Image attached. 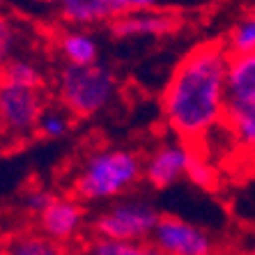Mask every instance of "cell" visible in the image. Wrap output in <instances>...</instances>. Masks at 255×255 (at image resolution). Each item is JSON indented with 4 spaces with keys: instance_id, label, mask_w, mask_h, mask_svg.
<instances>
[{
    "instance_id": "1",
    "label": "cell",
    "mask_w": 255,
    "mask_h": 255,
    "mask_svg": "<svg viewBox=\"0 0 255 255\" xmlns=\"http://www.w3.org/2000/svg\"><path fill=\"white\" fill-rule=\"evenodd\" d=\"M230 51L223 37L189 48L172 67L161 92V113L168 129L189 149L207 152L209 138L226 111V69Z\"/></svg>"
},
{
    "instance_id": "2",
    "label": "cell",
    "mask_w": 255,
    "mask_h": 255,
    "mask_svg": "<svg viewBox=\"0 0 255 255\" xmlns=\"http://www.w3.org/2000/svg\"><path fill=\"white\" fill-rule=\"evenodd\" d=\"M145 156L136 149H97L78 166L69 182V193L78 202L118 198L142 179Z\"/></svg>"
},
{
    "instance_id": "3",
    "label": "cell",
    "mask_w": 255,
    "mask_h": 255,
    "mask_svg": "<svg viewBox=\"0 0 255 255\" xmlns=\"http://www.w3.org/2000/svg\"><path fill=\"white\" fill-rule=\"evenodd\" d=\"M115 76L106 65H62L55 74V99L74 120L101 113L115 95Z\"/></svg>"
},
{
    "instance_id": "4",
    "label": "cell",
    "mask_w": 255,
    "mask_h": 255,
    "mask_svg": "<svg viewBox=\"0 0 255 255\" xmlns=\"http://www.w3.org/2000/svg\"><path fill=\"white\" fill-rule=\"evenodd\" d=\"M51 104L48 88L0 83V125L2 147H21L35 140L37 122Z\"/></svg>"
},
{
    "instance_id": "5",
    "label": "cell",
    "mask_w": 255,
    "mask_h": 255,
    "mask_svg": "<svg viewBox=\"0 0 255 255\" xmlns=\"http://www.w3.org/2000/svg\"><path fill=\"white\" fill-rule=\"evenodd\" d=\"M161 214L142 202H115L101 209L90 221V232L97 239L113 242H149Z\"/></svg>"
},
{
    "instance_id": "6",
    "label": "cell",
    "mask_w": 255,
    "mask_h": 255,
    "mask_svg": "<svg viewBox=\"0 0 255 255\" xmlns=\"http://www.w3.org/2000/svg\"><path fill=\"white\" fill-rule=\"evenodd\" d=\"M149 242L163 255H212L221 249L207 230L172 214H161Z\"/></svg>"
},
{
    "instance_id": "7",
    "label": "cell",
    "mask_w": 255,
    "mask_h": 255,
    "mask_svg": "<svg viewBox=\"0 0 255 255\" xmlns=\"http://www.w3.org/2000/svg\"><path fill=\"white\" fill-rule=\"evenodd\" d=\"M35 230H39L48 239L65 244L71 249V244L81 239L88 221H85L83 202H78L69 193H55L51 198V202L35 216Z\"/></svg>"
},
{
    "instance_id": "8",
    "label": "cell",
    "mask_w": 255,
    "mask_h": 255,
    "mask_svg": "<svg viewBox=\"0 0 255 255\" xmlns=\"http://www.w3.org/2000/svg\"><path fill=\"white\" fill-rule=\"evenodd\" d=\"M191 149L184 142H163L145 156V168H142V179L152 189L163 191L177 184L179 179L186 177V166H189Z\"/></svg>"
},
{
    "instance_id": "9",
    "label": "cell",
    "mask_w": 255,
    "mask_h": 255,
    "mask_svg": "<svg viewBox=\"0 0 255 255\" xmlns=\"http://www.w3.org/2000/svg\"><path fill=\"white\" fill-rule=\"evenodd\" d=\"M182 25H184V16L175 12L145 9V12H131L111 18L106 28L113 37L125 39V37H166L177 32Z\"/></svg>"
},
{
    "instance_id": "10",
    "label": "cell",
    "mask_w": 255,
    "mask_h": 255,
    "mask_svg": "<svg viewBox=\"0 0 255 255\" xmlns=\"http://www.w3.org/2000/svg\"><path fill=\"white\" fill-rule=\"evenodd\" d=\"M228 101L255 104V51L230 53L226 69Z\"/></svg>"
},
{
    "instance_id": "11",
    "label": "cell",
    "mask_w": 255,
    "mask_h": 255,
    "mask_svg": "<svg viewBox=\"0 0 255 255\" xmlns=\"http://www.w3.org/2000/svg\"><path fill=\"white\" fill-rule=\"evenodd\" d=\"M55 51L67 65H95L99 62V42L95 35L81 28L60 30L55 37Z\"/></svg>"
},
{
    "instance_id": "12",
    "label": "cell",
    "mask_w": 255,
    "mask_h": 255,
    "mask_svg": "<svg viewBox=\"0 0 255 255\" xmlns=\"http://www.w3.org/2000/svg\"><path fill=\"white\" fill-rule=\"evenodd\" d=\"M221 129L232 138L237 147L249 149L255 154V104L226 101Z\"/></svg>"
},
{
    "instance_id": "13",
    "label": "cell",
    "mask_w": 255,
    "mask_h": 255,
    "mask_svg": "<svg viewBox=\"0 0 255 255\" xmlns=\"http://www.w3.org/2000/svg\"><path fill=\"white\" fill-rule=\"evenodd\" d=\"M0 255H74V253H71L69 246L48 239L39 230H23L2 244Z\"/></svg>"
},
{
    "instance_id": "14",
    "label": "cell",
    "mask_w": 255,
    "mask_h": 255,
    "mask_svg": "<svg viewBox=\"0 0 255 255\" xmlns=\"http://www.w3.org/2000/svg\"><path fill=\"white\" fill-rule=\"evenodd\" d=\"M46 2L58 12V16L65 23L81 28V25H92V23H108L111 16L104 7L99 5V0H39Z\"/></svg>"
},
{
    "instance_id": "15",
    "label": "cell",
    "mask_w": 255,
    "mask_h": 255,
    "mask_svg": "<svg viewBox=\"0 0 255 255\" xmlns=\"http://www.w3.org/2000/svg\"><path fill=\"white\" fill-rule=\"evenodd\" d=\"M186 179L198 189L207 191V193H214V191L221 189V172L216 168V163L209 159V152L191 149L189 166H186Z\"/></svg>"
},
{
    "instance_id": "16",
    "label": "cell",
    "mask_w": 255,
    "mask_h": 255,
    "mask_svg": "<svg viewBox=\"0 0 255 255\" xmlns=\"http://www.w3.org/2000/svg\"><path fill=\"white\" fill-rule=\"evenodd\" d=\"M85 255H163L152 242H113L92 237L83 246Z\"/></svg>"
},
{
    "instance_id": "17",
    "label": "cell",
    "mask_w": 255,
    "mask_h": 255,
    "mask_svg": "<svg viewBox=\"0 0 255 255\" xmlns=\"http://www.w3.org/2000/svg\"><path fill=\"white\" fill-rule=\"evenodd\" d=\"M74 122L76 120L71 118L65 108L60 106V104L55 106L53 101H51L48 108L42 113V118H39V122H37L35 138H39V140H60V138H65L71 131Z\"/></svg>"
},
{
    "instance_id": "18",
    "label": "cell",
    "mask_w": 255,
    "mask_h": 255,
    "mask_svg": "<svg viewBox=\"0 0 255 255\" xmlns=\"http://www.w3.org/2000/svg\"><path fill=\"white\" fill-rule=\"evenodd\" d=\"M223 39H226V46L230 53L255 51V7L228 30V35Z\"/></svg>"
},
{
    "instance_id": "19",
    "label": "cell",
    "mask_w": 255,
    "mask_h": 255,
    "mask_svg": "<svg viewBox=\"0 0 255 255\" xmlns=\"http://www.w3.org/2000/svg\"><path fill=\"white\" fill-rule=\"evenodd\" d=\"M159 0H99V5L108 12V16H122L131 12H145V9H154Z\"/></svg>"
},
{
    "instance_id": "20",
    "label": "cell",
    "mask_w": 255,
    "mask_h": 255,
    "mask_svg": "<svg viewBox=\"0 0 255 255\" xmlns=\"http://www.w3.org/2000/svg\"><path fill=\"white\" fill-rule=\"evenodd\" d=\"M55 193L53 191H48V189H30L28 193L23 196V200H21V207H23V212L28 214L30 219H35L37 214L42 212L44 207H46L48 202H51V198H53Z\"/></svg>"
},
{
    "instance_id": "21",
    "label": "cell",
    "mask_w": 255,
    "mask_h": 255,
    "mask_svg": "<svg viewBox=\"0 0 255 255\" xmlns=\"http://www.w3.org/2000/svg\"><path fill=\"white\" fill-rule=\"evenodd\" d=\"M14 48H16V30L5 16H0V65L16 55Z\"/></svg>"
},
{
    "instance_id": "22",
    "label": "cell",
    "mask_w": 255,
    "mask_h": 255,
    "mask_svg": "<svg viewBox=\"0 0 255 255\" xmlns=\"http://www.w3.org/2000/svg\"><path fill=\"white\" fill-rule=\"evenodd\" d=\"M212 255H235V253H228V251H221V249H219L216 253H212Z\"/></svg>"
},
{
    "instance_id": "23",
    "label": "cell",
    "mask_w": 255,
    "mask_h": 255,
    "mask_svg": "<svg viewBox=\"0 0 255 255\" xmlns=\"http://www.w3.org/2000/svg\"><path fill=\"white\" fill-rule=\"evenodd\" d=\"M0 147H2V125H0Z\"/></svg>"
},
{
    "instance_id": "24",
    "label": "cell",
    "mask_w": 255,
    "mask_h": 255,
    "mask_svg": "<svg viewBox=\"0 0 255 255\" xmlns=\"http://www.w3.org/2000/svg\"><path fill=\"white\" fill-rule=\"evenodd\" d=\"M249 255H255V249H253V251H251V253H249Z\"/></svg>"
}]
</instances>
